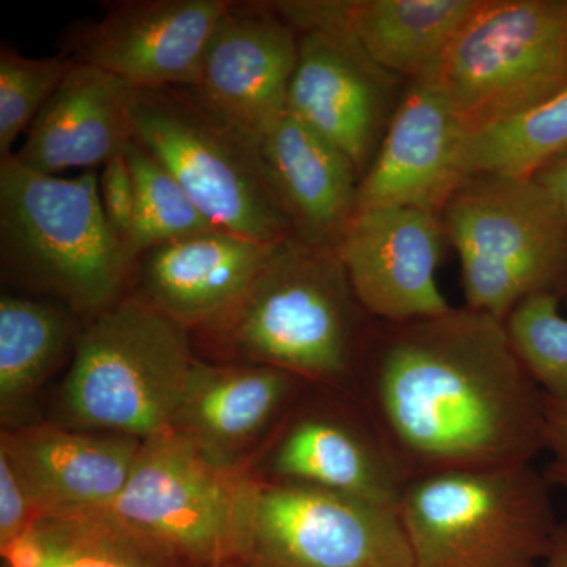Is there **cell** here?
<instances>
[{
  "mask_svg": "<svg viewBox=\"0 0 567 567\" xmlns=\"http://www.w3.org/2000/svg\"><path fill=\"white\" fill-rule=\"evenodd\" d=\"M480 0H286L268 2L295 32L336 31L390 73L415 81L446 50Z\"/></svg>",
  "mask_w": 567,
  "mask_h": 567,
  "instance_id": "ac0fdd59",
  "label": "cell"
},
{
  "mask_svg": "<svg viewBox=\"0 0 567 567\" xmlns=\"http://www.w3.org/2000/svg\"><path fill=\"white\" fill-rule=\"evenodd\" d=\"M196 360L186 328L126 295L82 328L63 413L74 429L148 439L171 427Z\"/></svg>",
  "mask_w": 567,
  "mask_h": 567,
  "instance_id": "5b68a950",
  "label": "cell"
},
{
  "mask_svg": "<svg viewBox=\"0 0 567 567\" xmlns=\"http://www.w3.org/2000/svg\"><path fill=\"white\" fill-rule=\"evenodd\" d=\"M130 125L133 141L215 226L264 245L293 237L257 142L213 114L192 89H136Z\"/></svg>",
  "mask_w": 567,
  "mask_h": 567,
  "instance_id": "9c48e42d",
  "label": "cell"
},
{
  "mask_svg": "<svg viewBox=\"0 0 567 567\" xmlns=\"http://www.w3.org/2000/svg\"><path fill=\"white\" fill-rule=\"evenodd\" d=\"M445 241L436 213L372 208L353 213L336 254L372 319L406 322L453 308L436 282Z\"/></svg>",
  "mask_w": 567,
  "mask_h": 567,
  "instance_id": "5bb4252c",
  "label": "cell"
},
{
  "mask_svg": "<svg viewBox=\"0 0 567 567\" xmlns=\"http://www.w3.org/2000/svg\"><path fill=\"white\" fill-rule=\"evenodd\" d=\"M128 82L71 61L62 84L37 115L18 162L41 174L96 169L123 155L132 137Z\"/></svg>",
  "mask_w": 567,
  "mask_h": 567,
  "instance_id": "44dd1931",
  "label": "cell"
},
{
  "mask_svg": "<svg viewBox=\"0 0 567 567\" xmlns=\"http://www.w3.org/2000/svg\"><path fill=\"white\" fill-rule=\"evenodd\" d=\"M567 152V91L505 121L464 132L458 167L464 178L533 181Z\"/></svg>",
  "mask_w": 567,
  "mask_h": 567,
  "instance_id": "d4e9b609",
  "label": "cell"
},
{
  "mask_svg": "<svg viewBox=\"0 0 567 567\" xmlns=\"http://www.w3.org/2000/svg\"><path fill=\"white\" fill-rule=\"evenodd\" d=\"M71 61L25 58L7 44L0 48V158L11 155L14 142L28 133L37 115L62 84Z\"/></svg>",
  "mask_w": 567,
  "mask_h": 567,
  "instance_id": "83f0119b",
  "label": "cell"
},
{
  "mask_svg": "<svg viewBox=\"0 0 567 567\" xmlns=\"http://www.w3.org/2000/svg\"><path fill=\"white\" fill-rule=\"evenodd\" d=\"M274 248L221 227L153 246L134 262L128 295L192 333L240 297Z\"/></svg>",
  "mask_w": 567,
  "mask_h": 567,
  "instance_id": "ffe728a7",
  "label": "cell"
},
{
  "mask_svg": "<svg viewBox=\"0 0 567 567\" xmlns=\"http://www.w3.org/2000/svg\"><path fill=\"white\" fill-rule=\"evenodd\" d=\"M40 520L33 502L17 466L0 450V550L20 540Z\"/></svg>",
  "mask_w": 567,
  "mask_h": 567,
  "instance_id": "f1b7e54d",
  "label": "cell"
},
{
  "mask_svg": "<svg viewBox=\"0 0 567 567\" xmlns=\"http://www.w3.org/2000/svg\"><path fill=\"white\" fill-rule=\"evenodd\" d=\"M100 199L112 230L117 234L130 251V238H132L134 216H136V193H134L133 175L125 153L115 156L102 167Z\"/></svg>",
  "mask_w": 567,
  "mask_h": 567,
  "instance_id": "f546056e",
  "label": "cell"
},
{
  "mask_svg": "<svg viewBox=\"0 0 567 567\" xmlns=\"http://www.w3.org/2000/svg\"><path fill=\"white\" fill-rule=\"evenodd\" d=\"M262 480L213 464L173 429L148 436L112 517L186 567H234L251 557Z\"/></svg>",
  "mask_w": 567,
  "mask_h": 567,
  "instance_id": "52a82bcc",
  "label": "cell"
},
{
  "mask_svg": "<svg viewBox=\"0 0 567 567\" xmlns=\"http://www.w3.org/2000/svg\"><path fill=\"white\" fill-rule=\"evenodd\" d=\"M233 0H126L70 33V61L134 89L194 87L205 48Z\"/></svg>",
  "mask_w": 567,
  "mask_h": 567,
  "instance_id": "4fadbf2b",
  "label": "cell"
},
{
  "mask_svg": "<svg viewBox=\"0 0 567 567\" xmlns=\"http://www.w3.org/2000/svg\"><path fill=\"white\" fill-rule=\"evenodd\" d=\"M535 181L557 200L567 215V152L544 167Z\"/></svg>",
  "mask_w": 567,
  "mask_h": 567,
  "instance_id": "1f68e13d",
  "label": "cell"
},
{
  "mask_svg": "<svg viewBox=\"0 0 567 567\" xmlns=\"http://www.w3.org/2000/svg\"><path fill=\"white\" fill-rule=\"evenodd\" d=\"M136 193V216L130 251L134 260L142 252L189 235L215 229L173 174L137 142L125 152Z\"/></svg>",
  "mask_w": 567,
  "mask_h": 567,
  "instance_id": "484cf974",
  "label": "cell"
},
{
  "mask_svg": "<svg viewBox=\"0 0 567 567\" xmlns=\"http://www.w3.org/2000/svg\"><path fill=\"white\" fill-rule=\"evenodd\" d=\"M399 516L413 567H546L559 525L551 484L532 464L415 477Z\"/></svg>",
  "mask_w": 567,
  "mask_h": 567,
  "instance_id": "277c9868",
  "label": "cell"
},
{
  "mask_svg": "<svg viewBox=\"0 0 567 567\" xmlns=\"http://www.w3.org/2000/svg\"><path fill=\"white\" fill-rule=\"evenodd\" d=\"M297 61L298 33L268 2H233L189 89L213 114L257 142L286 114Z\"/></svg>",
  "mask_w": 567,
  "mask_h": 567,
  "instance_id": "9a60e30c",
  "label": "cell"
},
{
  "mask_svg": "<svg viewBox=\"0 0 567 567\" xmlns=\"http://www.w3.org/2000/svg\"><path fill=\"white\" fill-rule=\"evenodd\" d=\"M142 443L132 435L40 423L3 429L0 450L20 472L41 518L110 511Z\"/></svg>",
  "mask_w": 567,
  "mask_h": 567,
  "instance_id": "e0dca14e",
  "label": "cell"
},
{
  "mask_svg": "<svg viewBox=\"0 0 567 567\" xmlns=\"http://www.w3.org/2000/svg\"><path fill=\"white\" fill-rule=\"evenodd\" d=\"M462 134L442 100L410 81L385 140L361 178L354 212L405 207L442 215L465 181L458 167Z\"/></svg>",
  "mask_w": 567,
  "mask_h": 567,
  "instance_id": "d6986e66",
  "label": "cell"
},
{
  "mask_svg": "<svg viewBox=\"0 0 567 567\" xmlns=\"http://www.w3.org/2000/svg\"><path fill=\"white\" fill-rule=\"evenodd\" d=\"M544 451L550 454L546 475L551 487L567 491V401L544 394Z\"/></svg>",
  "mask_w": 567,
  "mask_h": 567,
  "instance_id": "4dcf8cb0",
  "label": "cell"
},
{
  "mask_svg": "<svg viewBox=\"0 0 567 567\" xmlns=\"http://www.w3.org/2000/svg\"><path fill=\"white\" fill-rule=\"evenodd\" d=\"M309 385L271 365L197 358L169 429L213 464L252 468Z\"/></svg>",
  "mask_w": 567,
  "mask_h": 567,
  "instance_id": "2e32d148",
  "label": "cell"
},
{
  "mask_svg": "<svg viewBox=\"0 0 567 567\" xmlns=\"http://www.w3.org/2000/svg\"><path fill=\"white\" fill-rule=\"evenodd\" d=\"M546 567H567V524H559L546 561Z\"/></svg>",
  "mask_w": 567,
  "mask_h": 567,
  "instance_id": "d6a6232c",
  "label": "cell"
},
{
  "mask_svg": "<svg viewBox=\"0 0 567 567\" xmlns=\"http://www.w3.org/2000/svg\"><path fill=\"white\" fill-rule=\"evenodd\" d=\"M234 567H262V566L254 565V563H241V565H237Z\"/></svg>",
  "mask_w": 567,
  "mask_h": 567,
  "instance_id": "836d02e7",
  "label": "cell"
},
{
  "mask_svg": "<svg viewBox=\"0 0 567 567\" xmlns=\"http://www.w3.org/2000/svg\"><path fill=\"white\" fill-rule=\"evenodd\" d=\"M374 320L336 249L290 237L234 303L189 334L200 360L271 365L311 385L353 390Z\"/></svg>",
  "mask_w": 567,
  "mask_h": 567,
  "instance_id": "7a4b0ae2",
  "label": "cell"
},
{
  "mask_svg": "<svg viewBox=\"0 0 567 567\" xmlns=\"http://www.w3.org/2000/svg\"><path fill=\"white\" fill-rule=\"evenodd\" d=\"M353 391L410 481L450 470L529 465L544 451V393L505 322L462 306L374 320Z\"/></svg>",
  "mask_w": 567,
  "mask_h": 567,
  "instance_id": "6da1fadb",
  "label": "cell"
},
{
  "mask_svg": "<svg viewBox=\"0 0 567 567\" xmlns=\"http://www.w3.org/2000/svg\"><path fill=\"white\" fill-rule=\"evenodd\" d=\"M2 557L7 567H186L110 511L41 517Z\"/></svg>",
  "mask_w": 567,
  "mask_h": 567,
  "instance_id": "cb8c5ba5",
  "label": "cell"
},
{
  "mask_svg": "<svg viewBox=\"0 0 567 567\" xmlns=\"http://www.w3.org/2000/svg\"><path fill=\"white\" fill-rule=\"evenodd\" d=\"M257 147L293 237L336 249L357 207L354 164L287 111Z\"/></svg>",
  "mask_w": 567,
  "mask_h": 567,
  "instance_id": "7402d4cb",
  "label": "cell"
},
{
  "mask_svg": "<svg viewBox=\"0 0 567 567\" xmlns=\"http://www.w3.org/2000/svg\"><path fill=\"white\" fill-rule=\"evenodd\" d=\"M248 563L262 567H413L395 507L323 488L264 481Z\"/></svg>",
  "mask_w": 567,
  "mask_h": 567,
  "instance_id": "8fae6325",
  "label": "cell"
},
{
  "mask_svg": "<svg viewBox=\"0 0 567 567\" xmlns=\"http://www.w3.org/2000/svg\"><path fill=\"white\" fill-rule=\"evenodd\" d=\"M134 257L107 223L100 173L41 174L0 158L3 281L48 295L85 324L130 293Z\"/></svg>",
  "mask_w": 567,
  "mask_h": 567,
  "instance_id": "3957f363",
  "label": "cell"
},
{
  "mask_svg": "<svg viewBox=\"0 0 567 567\" xmlns=\"http://www.w3.org/2000/svg\"><path fill=\"white\" fill-rule=\"evenodd\" d=\"M440 216L468 308L505 322L525 298L567 292V215L535 178H465Z\"/></svg>",
  "mask_w": 567,
  "mask_h": 567,
  "instance_id": "ba28073f",
  "label": "cell"
},
{
  "mask_svg": "<svg viewBox=\"0 0 567 567\" xmlns=\"http://www.w3.org/2000/svg\"><path fill=\"white\" fill-rule=\"evenodd\" d=\"M76 322L82 320L65 306L41 298L2 295L0 415L6 427L22 424L21 417L41 385L70 347H76L82 333Z\"/></svg>",
  "mask_w": 567,
  "mask_h": 567,
  "instance_id": "603a6c76",
  "label": "cell"
},
{
  "mask_svg": "<svg viewBox=\"0 0 567 567\" xmlns=\"http://www.w3.org/2000/svg\"><path fill=\"white\" fill-rule=\"evenodd\" d=\"M415 81L464 132L555 99L567 91V0H480Z\"/></svg>",
  "mask_w": 567,
  "mask_h": 567,
  "instance_id": "8992f818",
  "label": "cell"
},
{
  "mask_svg": "<svg viewBox=\"0 0 567 567\" xmlns=\"http://www.w3.org/2000/svg\"><path fill=\"white\" fill-rule=\"evenodd\" d=\"M559 295L525 298L505 320L514 353L548 398L567 401V319L559 315Z\"/></svg>",
  "mask_w": 567,
  "mask_h": 567,
  "instance_id": "4316f807",
  "label": "cell"
},
{
  "mask_svg": "<svg viewBox=\"0 0 567 567\" xmlns=\"http://www.w3.org/2000/svg\"><path fill=\"white\" fill-rule=\"evenodd\" d=\"M402 81L346 33L301 32L287 112L344 153L363 178L404 96Z\"/></svg>",
  "mask_w": 567,
  "mask_h": 567,
  "instance_id": "7c38bea8",
  "label": "cell"
},
{
  "mask_svg": "<svg viewBox=\"0 0 567 567\" xmlns=\"http://www.w3.org/2000/svg\"><path fill=\"white\" fill-rule=\"evenodd\" d=\"M264 483L338 492L399 509L409 473L353 390L309 385L254 462Z\"/></svg>",
  "mask_w": 567,
  "mask_h": 567,
  "instance_id": "30bf717a",
  "label": "cell"
}]
</instances>
